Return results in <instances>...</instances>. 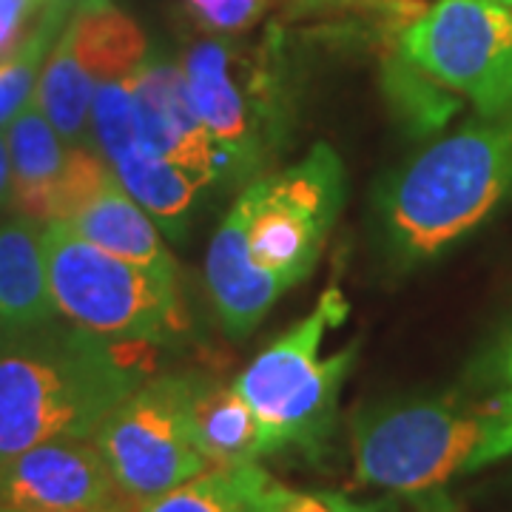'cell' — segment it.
<instances>
[{
	"label": "cell",
	"instance_id": "obj_20",
	"mask_svg": "<svg viewBox=\"0 0 512 512\" xmlns=\"http://www.w3.org/2000/svg\"><path fill=\"white\" fill-rule=\"evenodd\" d=\"M74 3L77 0H46L26 40L12 55L0 60V128L9 126V120L35 97L46 57L72 18Z\"/></svg>",
	"mask_w": 512,
	"mask_h": 512
},
{
	"label": "cell",
	"instance_id": "obj_25",
	"mask_svg": "<svg viewBox=\"0 0 512 512\" xmlns=\"http://www.w3.org/2000/svg\"><path fill=\"white\" fill-rule=\"evenodd\" d=\"M137 507L128 501H117V504H106V507H94V510H72V512H134Z\"/></svg>",
	"mask_w": 512,
	"mask_h": 512
},
{
	"label": "cell",
	"instance_id": "obj_21",
	"mask_svg": "<svg viewBox=\"0 0 512 512\" xmlns=\"http://www.w3.org/2000/svg\"><path fill=\"white\" fill-rule=\"evenodd\" d=\"M384 83H387V94L399 114L410 126L421 128V131L441 128L447 123V117L458 111V100L447 97V89L439 86L433 77H427L421 69H416L402 52L387 63Z\"/></svg>",
	"mask_w": 512,
	"mask_h": 512
},
{
	"label": "cell",
	"instance_id": "obj_3",
	"mask_svg": "<svg viewBox=\"0 0 512 512\" xmlns=\"http://www.w3.org/2000/svg\"><path fill=\"white\" fill-rule=\"evenodd\" d=\"M359 484L399 495H436L512 456V382L498 390L399 396L350 421Z\"/></svg>",
	"mask_w": 512,
	"mask_h": 512
},
{
	"label": "cell",
	"instance_id": "obj_28",
	"mask_svg": "<svg viewBox=\"0 0 512 512\" xmlns=\"http://www.w3.org/2000/svg\"><path fill=\"white\" fill-rule=\"evenodd\" d=\"M498 3H507V6H512V0H498Z\"/></svg>",
	"mask_w": 512,
	"mask_h": 512
},
{
	"label": "cell",
	"instance_id": "obj_5",
	"mask_svg": "<svg viewBox=\"0 0 512 512\" xmlns=\"http://www.w3.org/2000/svg\"><path fill=\"white\" fill-rule=\"evenodd\" d=\"M348 316V299L336 285L319 296V305L302 322L256 356L234 387L259 421L262 453L302 450L319 456L328 444L342 384L359 356V342L322 356L330 328Z\"/></svg>",
	"mask_w": 512,
	"mask_h": 512
},
{
	"label": "cell",
	"instance_id": "obj_9",
	"mask_svg": "<svg viewBox=\"0 0 512 512\" xmlns=\"http://www.w3.org/2000/svg\"><path fill=\"white\" fill-rule=\"evenodd\" d=\"M416 69L467 97L478 117L512 109V6L498 0H439L399 35Z\"/></svg>",
	"mask_w": 512,
	"mask_h": 512
},
{
	"label": "cell",
	"instance_id": "obj_23",
	"mask_svg": "<svg viewBox=\"0 0 512 512\" xmlns=\"http://www.w3.org/2000/svg\"><path fill=\"white\" fill-rule=\"evenodd\" d=\"M46 6V0H0V60L9 57L26 35L32 32L29 23L40 9Z\"/></svg>",
	"mask_w": 512,
	"mask_h": 512
},
{
	"label": "cell",
	"instance_id": "obj_1",
	"mask_svg": "<svg viewBox=\"0 0 512 512\" xmlns=\"http://www.w3.org/2000/svg\"><path fill=\"white\" fill-rule=\"evenodd\" d=\"M345 165L328 143L242 188L208 245L205 282L231 336H248L308 279L345 205Z\"/></svg>",
	"mask_w": 512,
	"mask_h": 512
},
{
	"label": "cell",
	"instance_id": "obj_24",
	"mask_svg": "<svg viewBox=\"0 0 512 512\" xmlns=\"http://www.w3.org/2000/svg\"><path fill=\"white\" fill-rule=\"evenodd\" d=\"M12 202V163H9V146L6 131L0 128V208Z\"/></svg>",
	"mask_w": 512,
	"mask_h": 512
},
{
	"label": "cell",
	"instance_id": "obj_12",
	"mask_svg": "<svg viewBox=\"0 0 512 512\" xmlns=\"http://www.w3.org/2000/svg\"><path fill=\"white\" fill-rule=\"evenodd\" d=\"M6 131L9 163H12V205L20 217L35 222H52L55 194L69 160V143L55 131L49 117L32 97L18 111Z\"/></svg>",
	"mask_w": 512,
	"mask_h": 512
},
{
	"label": "cell",
	"instance_id": "obj_13",
	"mask_svg": "<svg viewBox=\"0 0 512 512\" xmlns=\"http://www.w3.org/2000/svg\"><path fill=\"white\" fill-rule=\"evenodd\" d=\"M63 222H69L80 237L100 245L109 254L123 256L128 262L146 265L163 274H177V262L165 248L160 225H154L146 208L117 180V174H111L109 180Z\"/></svg>",
	"mask_w": 512,
	"mask_h": 512
},
{
	"label": "cell",
	"instance_id": "obj_14",
	"mask_svg": "<svg viewBox=\"0 0 512 512\" xmlns=\"http://www.w3.org/2000/svg\"><path fill=\"white\" fill-rule=\"evenodd\" d=\"M40 222L0 225V330L32 328L57 316Z\"/></svg>",
	"mask_w": 512,
	"mask_h": 512
},
{
	"label": "cell",
	"instance_id": "obj_26",
	"mask_svg": "<svg viewBox=\"0 0 512 512\" xmlns=\"http://www.w3.org/2000/svg\"><path fill=\"white\" fill-rule=\"evenodd\" d=\"M345 512H384V504H359V501H350Z\"/></svg>",
	"mask_w": 512,
	"mask_h": 512
},
{
	"label": "cell",
	"instance_id": "obj_4",
	"mask_svg": "<svg viewBox=\"0 0 512 512\" xmlns=\"http://www.w3.org/2000/svg\"><path fill=\"white\" fill-rule=\"evenodd\" d=\"M512 194V109L444 137L376 194L387 256L419 268L456 248Z\"/></svg>",
	"mask_w": 512,
	"mask_h": 512
},
{
	"label": "cell",
	"instance_id": "obj_16",
	"mask_svg": "<svg viewBox=\"0 0 512 512\" xmlns=\"http://www.w3.org/2000/svg\"><path fill=\"white\" fill-rule=\"evenodd\" d=\"M191 430L202 456L214 467L262 458L259 421L234 384L191 379Z\"/></svg>",
	"mask_w": 512,
	"mask_h": 512
},
{
	"label": "cell",
	"instance_id": "obj_15",
	"mask_svg": "<svg viewBox=\"0 0 512 512\" xmlns=\"http://www.w3.org/2000/svg\"><path fill=\"white\" fill-rule=\"evenodd\" d=\"M285 495L288 487L268 476L256 461H248L208 467L134 512H279Z\"/></svg>",
	"mask_w": 512,
	"mask_h": 512
},
{
	"label": "cell",
	"instance_id": "obj_2",
	"mask_svg": "<svg viewBox=\"0 0 512 512\" xmlns=\"http://www.w3.org/2000/svg\"><path fill=\"white\" fill-rule=\"evenodd\" d=\"M148 379L140 350L77 325L0 330V461L52 439H92Z\"/></svg>",
	"mask_w": 512,
	"mask_h": 512
},
{
	"label": "cell",
	"instance_id": "obj_11",
	"mask_svg": "<svg viewBox=\"0 0 512 512\" xmlns=\"http://www.w3.org/2000/svg\"><path fill=\"white\" fill-rule=\"evenodd\" d=\"M128 83L148 151L185 168L202 185L220 180V148L191 106L183 66L163 57H146Z\"/></svg>",
	"mask_w": 512,
	"mask_h": 512
},
{
	"label": "cell",
	"instance_id": "obj_7",
	"mask_svg": "<svg viewBox=\"0 0 512 512\" xmlns=\"http://www.w3.org/2000/svg\"><path fill=\"white\" fill-rule=\"evenodd\" d=\"M183 74L191 106L220 148L222 177L254 174L288 126L291 97L271 49L245 57L222 37H202L188 46Z\"/></svg>",
	"mask_w": 512,
	"mask_h": 512
},
{
	"label": "cell",
	"instance_id": "obj_8",
	"mask_svg": "<svg viewBox=\"0 0 512 512\" xmlns=\"http://www.w3.org/2000/svg\"><path fill=\"white\" fill-rule=\"evenodd\" d=\"M191 379H146L94 430L117 490L134 507L214 467L191 430Z\"/></svg>",
	"mask_w": 512,
	"mask_h": 512
},
{
	"label": "cell",
	"instance_id": "obj_22",
	"mask_svg": "<svg viewBox=\"0 0 512 512\" xmlns=\"http://www.w3.org/2000/svg\"><path fill=\"white\" fill-rule=\"evenodd\" d=\"M188 12L211 35H239L265 15L271 0H185Z\"/></svg>",
	"mask_w": 512,
	"mask_h": 512
},
{
	"label": "cell",
	"instance_id": "obj_18",
	"mask_svg": "<svg viewBox=\"0 0 512 512\" xmlns=\"http://www.w3.org/2000/svg\"><path fill=\"white\" fill-rule=\"evenodd\" d=\"M106 163L111 165V171L117 174V180L123 183L128 194L146 208L148 217L157 222L168 237H183L194 197L200 194V188H205L194 174L151 154L143 137L123 151H117Z\"/></svg>",
	"mask_w": 512,
	"mask_h": 512
},
{
	"label": "cell",
	"instance_id": "obj_27",
	"mask_svg": "<svg viewBox=\"0 0 512 512\" xmlns=\"http://www.w3.org/2000/svg\"><path fill=\"white\" fill-rule=\"evenodd\" d=\"M507 379L512 382V348H510V356H507Z\"/></svg>",
	"mask_w": 512,
	"mask_h": 512
},
{
	"label": "cell",
	"instance_id": "obj_10",
	"mask_svg": "<svg viewBox=\"0 0 512 512\" xmlns=\"http://www.w3.org/2000/svg\"><path fill=\"white\" fill-rule=\"evenodd\" d=\"M126 501L94 439H52L0 461V512H72Z\"/></svg>",
	"mask_w": 512,
	"mask_h": 512
},
{
	"label": "cell",
	"instance_id": "obj_6",
	"mask_svg": "<svg viewBox=\"0 0 512 512\" xmlns=\"http://www.w3.org/2000/svg\"><path fill=\"white\" fill-rule=\"evenodd\" d=\"M43 251L57 313L77 328L148 345L183 328L177 274L109 254L63 220L46 222Z\"/></svg>",
	"mask_w": 512,
	"mask_h": 512
},
{
	"label": "cell",
	"instance_id": "obj_17",
	"mask_svg": "<svg viewBox=\"0 0 512 512\" xmlns=\"http://www.w3.org/2000/svg\"><path fill=\"white\" fill-rule=\"evenodd\" d=\"M74 55L94 80H123L148 57L140 26L111 0H77L66 23Z\"/></svg>",
	"mask_w": 512,
	"mask_h": 512
},
{
	"label": "cell",
	"instance_id": "obj_19",
	"mask_svg": "<svg viewBox=\"0 0 512 512\" xmlns=\"http://www.w3.org/2000/svg\"><path fill=\"white\" fill-rule=\"evenodd\" d=\"M97 80L83 69L63 29L37 80L35 100L69 146H92V103Z\"/></svg>",
	"mask_w": 512,
	"mask_h": 512
}]
</instances>
